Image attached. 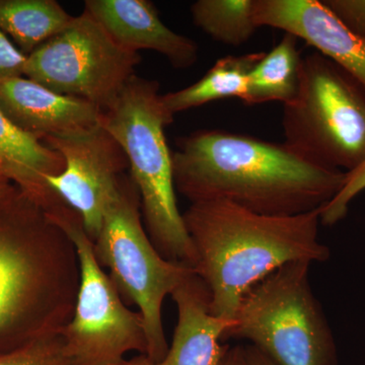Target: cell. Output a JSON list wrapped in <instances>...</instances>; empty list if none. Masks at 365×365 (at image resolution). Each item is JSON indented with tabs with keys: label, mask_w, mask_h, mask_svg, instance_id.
Here are the masks:
<instances>
[{
	"label": "cell",
	"mask_w": 365,
	"mask_h": 365,
	"mask_svg": "<svg viewBox=\"0 0 365 365\" xmlns=\"http://www.w3.org/2000/svg\"><path fill=\"white\" fill-rule=\"evenodd\" d=\"M172 160L175 188L190 202L227 201L269 216L321 209L346 178L306 162L284 143L222 130L184 137Z\"/></svg>",
	"instance_id": "6da1fadb"
},
{
	"label": "cell",
	"mask_w": 365,
	"mask_h": 365,
	"mask_svg": "<svg viewBox=\"0 0 365 365\" xmlns=\"http://www.w3.org/2000/svg\"><path fill=\"white\" fill-rule=\"evenodd\" d=\"M74 242L19 187L0 198V352L60 333L76 307Z\"/></svg>",
	"instance_id": "7a4b0ae2"
},
{
	"label": "cell",
	"mask_w": 365,
	"mask_h": 365,
	"mask_svg": "<svg viewBox=\"0 0 365 365\" xmlns=\"http://www.w3.org/2000/svg\"><path fill=\"white\" fill-rule=\"evenodd\" d=\"M321 209L289 216L258 215L227 201L191 203L182 215L196 253L194 270L210 294V313L232 321L247 292L292 262H325Z\"/></svg>",
	"instance_id": "3957f363"
},
{
	"label": "cell",
	"mask_w": 365,
	"mask_h": 365,
	"mask_svg": "<svg viewBox=\"0 0 365 365\" xmlns=\"http://www.w3.org/2000/svg\"><path fill=\"white\" fill-rule=\"evenodd\" d=\"M174 116L163 107L160 85L134 76L103 114L102 125L123 148L141 215L155 248L167 260L194 269L196 253L178 207L172 153L165 130Z\"/></svg>",
	"instance_id": "277c9868"
},
{
	"label": "cell",
	"mask_w": 365,
	"mask_h": 365,
	"mask_svg": "<svg viewBox=\"0 0 365 365\" xmlns=\"http://www.w3.org/2000/svg\"><path fill=\"white\" fill-rule=\"evenodd\" d=\"M311 263L276 269L242 297L228 340H248L277 365H337L332 330L309 280Z\"/></svg>",
	"instance_id": "5b68a950"
},
{
	"label": "cell",
	"mask_w": 365,
	"mask_h": 365,
	"mask_svg": "<svg viewBox=\"0 0 365 365\" xmlns=\"http://www.w3.org/2000/svg\"><path fill=\"white\" fill-rule=\"evenodd\" d=\"M284 145L306 162L349 173L365 162V88L318 52L302 58L283 105Z\"/></svg>",
	"instance_id": "8992f818"
},
{
	"label": "cell",
	"mask_w": 365,
	"mask_h": 365,
	"mask_svg": "<svg viewBox=\"0 0 365 365\" xmlns=\"http://www.w3.org/2000/svg\"><path fill=\"white\" fill-rule=\"evenodd\" d=\"M93 244L98 264L109 269L125 304L138 307L148 342L146 359L160 361L170 347L163 328V300L195 270L167 260L155 248L143 227L140 196L130 176L122 178Z\"/></svg>",
	"instance_id": "52a82bcc"
},
{
	"label": "cell",
	"mask_w": 365,
	"mask_h": 365,
	"mask_svg": "<svg viewBox=\"0 0 365 365\" xmlns=\"http://www.w3.org/2000/svg\"><path fill=\"white\" fill-rule=\"evenodd\" d=\"M54 220L74 242L81 269L73 314L60 331L72 365H114L129 351L145 355L143 316L126 306L109 274L98 264L78 213Z\"/></svg>",
	"instance_id": "ba28073f"
},
{
	"label": "cell",
	"mask_w": 365,
	"mask_h": 365,
	"mask_svg": "<svg viewBox=\"0 0 365 365\" xmlns=\"http://www.w3.org/2000/svg\"><path fill=\"white\" fill-rule=\"evenodd\" d=\"M88 11L26 57L24 76L61 95L83 98L103 112L114 104L140 63Z\"/></svg>",
	"instance_id": "9c48e42d"
},
{
	"label": "cell",
	"mask_w": 365,
	"mask_h": 365,
	"mask_svg": "<svg viewBox=\"0 0 365 365\" xmlns=\"http://www.w3.org/2000/svg\"><path fill=\"white\" fill-rule=\"evenodd\" d=\"M43 143L64 160L63 170L47 178L48 185L78 213L86 235L95 241L106 209L129 169L123 148L102 124L71 135L48 137Z\"/></svg>",
	"instance_id": "30bf717a"
},
{
	"label": "cell",
	"mask_w": 365,
	"mask_h": 365,
	"mask_svg": "<svg viewBox=\"0 0 365 365\" xmlns=\"http://www.w3.org/2000/svg\"><path fill=\"white\" fill-rule=\"evenodd\" d=\"M254 19L259 28L279 29L304 40L365 88V40L322 0H254Z\"/></svg>",
	"instance_id": "8fae6325"
},
{
	"label": "cell",
	"mask_w": 365,
	"mask_h": 365,
	"mask_svg": "<svg viewBox=\"0 0 365 365\" xmlns=\"http://www.w3.org/2000/svg\"><path fill=\"white\" fill-rule=\"evenodd\" d=\"M0 110L21 130L44 140L102 124L104 112L83 98L61 95L26 76L0 83Z\"/></svg>",
	"instance_id": "7c38bea8"
},
{
	"label": "cell",
	"mask_w": 365,
	"mask_h": 365,
	"mask_svg": "<svg viewBox=\"0 0 365 365\" xmlns=\"http://www.w3.org/2000/svg\"><path fill=\"white\" fill-rule=\"evenodd\" d=\"M172 297L178 323L167 355L158 362L140 355L114 365H220L230 348L222 343V335L232 321L210 313V294L196 273L182 281Z\"/></svg>",
	"instance_id": "4fadbf2b"
},
{
	"label": "cell",
	"mask_w": 365,
	"mask_h": 365,
	"mask_svg": "<svg viewBox=\"0 0 365 365\" xmlns=\"http://www.w3.org/2000/svg\"><path fill=\"white\" fill-rule=\"evenodd\" d=\"M85 11L128 51L160 53L177 69H188L198 60L196 43L165 26L148 0H86Z\"/></svg>",
	"instance_id": "5bb4252c"
},
{
	"label": "cell",
	"mask_w": 365,
	"mask_h": 365,
	"mask_svg": "<svg viewBox=\"0 0 365 365\" xmlns=\"http://www.w3.org/2000/svg\"><path fill=\"white\" fill-rule=\"evenodd\" d=\"M63 169V158L57 151L21 130L0 110V170L49 215L68 207L47 182V178Z\"/></svg>",
	"instance_id": "9a60e30c"
},
{
	"label": "cell",
	"mask_w": 365,
	"mask_h": 365,
	"mask_svg": "<svg viewBox=\"0 0 365 365\" xmlns=\"http://www.w3.org/2000/svg\"><path fill=\"white\" fill-rule=\"evenodd\" d=\"M265 52L248 53L218 59L193 85L162 95L163 107L173 116L225 98H244L250 73Z\"/></svg>",
	"instance_id": "2e32d148"
},
{
	"label": "cell",
	"mask_w": 365,
	"mask_h": 365,
	"mask_svg": "<svg viewBox=\"0 0 365 365\" xmlns=\"http://www.w3.org/2000/svg\"><path fill=\"white\" fill-rule=\"evenodd\" d=\"M72 19L55 0H0V29L26 57Z\"/></svg>",
	"instance_id": "e0dca14e"
},
{
	"label": "cell",
	"mask_w": 365,
	"mask_h": 365,
	"mask_svg": "<svg viewBox=\"0 0 365 365\" xmlns=\"http://www.w3.org/2000/svg\"><path fill=\"white\" fill-rule=\"evenodd\" d=\"M297 39L284 33L282 39L250 73L242 103L249 106L281 102L287 104L294 98L299 86L302 57Z\"/></svg>",
	"instance_id": "ac0fdd59"
},
{
	"label": "cell",
	"mask_w": 365,
	"mask_h": 365,
	"mask_svg": "<svg viewBox=\"0 0 365 365\" xmlns=\"http://www.w3.org/2000/svg\"><path fill=\"white\" fill-rule=\"evenodd\" d=\"M191 16L204 33L232 47L248 42L259 29L254 0H198L191 6Z\"/></svg>",
	"instance_id": "d6986e66"
},
{
	"label": "cell",
	"mask_w": 365,
	"mask_h": 365,
	"mask_svg": "<svg viewBox=\"0 0 365 365\" xmlns=\"http://www.w3.org/2000/svg\"><path fill=\"white\" fill-rule=\"evenodd\" d=\"M0 365H72V362L63 337L57 333L0 352Z\"/></svg>",
	"instance_id": "ffe728a7"
},
{
	"label": "cell",
	"mask_w": 365,
	"mask_h": 365,
	"mask_svg": "<svg viewBox=\"0 0 365 365\" xmlns=\"http://www.w3.org/2000/svg\"><path fill=\"white\" fill-rule=\"evenodd\" d=\"M365 190V162L352 172L346 173L344 184L332 200L321 208V225L332 227L347 215L350 203Z\"/></svg>",
	"instance_id": "44dd1931"
},
{
	"label": "cell",
	"mask_w": 365,
	"mask_h": 365,
	"mask_svg": "<svg viewBox=\"0 0 365 365\" xmlns=\"http://www.w3.org/2000/svg\"><path fill=\"white\" fill-rule=\"evenodd\" d=\"M351 32L365 40V0H322Z\"/></svg>",
	"instance_id": "7402d4cb"
},
{
	"label": "cell",
	"mask_w": 365,
	"mask_h": 365,
	"mask_svg": "<svg viewBox=\"0 0 365 365\" xmlns=\"http://www.w3.org/2000/svg\"><path fill=\"white\" fill-rule=\"evenodd\" d=\"M26 56L0 29V83L24 76Z\"/></svg>",
	"instance_id": "603a6c76"
},
{
	"label": "cell",
	"mask_w": 365,
	"mask_h": 365,
	"mask_svg": "<svg viewBox=\"0 0 365 365\" xmlns=\"http://www.w3.org/2000/svg\"><path fill=\"white\" fill-rule=\"evenodd\" d=\"M245 359L246 365H277L267 355L252 345L245 347Z\"/></svg>",
	"instance_id": "cb8c5ba5"
},
{
	"label": "cell",
	"mask_w": 365,
	"mask_h": 365,
	"mask_svg": "<svg viewBox=\"0 0 365 365\" xmlns=\"http://www.w3.org/2000/svg\"><path fill=\"white\" fill-rule=\"evenodd\" d=\"M220 365H246L244 346H234L228 348Z\"/></svg>",
	"instance_id": "d4e9b609"
},
{
	"label": "cell",
	"mask_w": 365,
	"mask_h": 365,
	"mask_svg": "<svg viewBox=\"0 0 365 365\" xmlns=\"http://www.w3.org/2000/svg\"><path fill=\"white\" fill-rule=\"evenodd\" d=\"M14 186L16 185H14L11 180L0 170V198L7 195L14 188Z\"/></svg>",
	"instance_id": "484cf974"
}]
</instances>
